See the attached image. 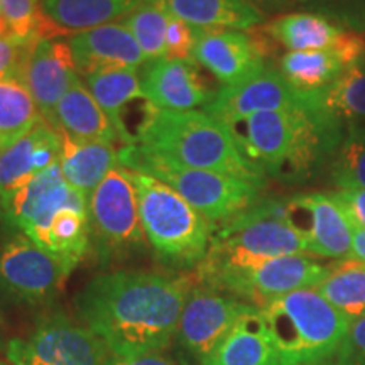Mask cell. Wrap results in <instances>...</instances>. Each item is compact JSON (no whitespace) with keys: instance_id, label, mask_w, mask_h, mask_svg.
<instances>
[{"instance_id":"1","label":"cell","mask_w":365,"mask_h":365,"mask_svg":"<svg viewBox=\"0 0 365 365\" xmlns=\"http://www.w3.org/2000/svg\"><path fill=\"white\" fill-rule=\"evenodd\" d=\"M193 272L108 271L76 294L80 322L103 340L110 354L163 352L176 340Z\"/></svg>"},{"instance_id":"2","label":"cell","mask_w":365,"mask_h":365,"mask_svg":"<svg viewBox=\"0 0 365 365\" xmlns=\"http://www.w3.org/2000/svg\"><path fill=\"white\" fill-rule=\"evenodd\" d=\"M225 125L257 175L286 185L313 178L341 140L312 107L254 113Z\"/></svg>"},{"instance_id":"3","label":"cell","mask_w":365,"mask_h":365,"mask_svg":"<svg viewBox=\"0 0 365 365\" xmlns=\"http://www.w3.org/2000/svg\"><path fill=\"white\" fill-rule=\"evenodd\" d=\"M149 247L161 266L193 272L207 257L215 225L156 178L129 171Z\"/></svg>"},{"instance_id":"4","label":"cell","mask_w":365,"mask_h":365,"mask_svg":"<svg viewBox=\"0 0 365 365\" xmlns=\"http://www.w3.org/2000/svg\"><path fill=\"white\" fill-rule=\"evenodd\" d=\"M279 365H319L339 354L349 319L314 287L299 289L259 309Z\"/></svg>"},{"instance_id":"5","label":"cell","mask_w":365,"mask_h":365,"mask_svg":"<svg viewBox=\"0 0 365 365\" xmlns=\"http://www.w3.org/2000/svg\"><path fill=\"white\" fill-rule=\"evenodd\" d=\"M139 144L193 170L266 182L242 156L228 127L205 110H159Z\"/></svg>"},{"instance_id":"6","label":"cell","mask_w":365,"mask_h":365,"mask_svg":"<svg viewBox=\"0 0 365 365\" xmlns=\"http://www.w3.org/2000/svg\"><path fill=\"white\" fill-rule=\"evenodd\" d=\"M118 164L166 182L215 227L257 203L266 185L223 173L193 170L140 144L118 150Z\"/></svg>"},{"instance_id":"7","label":"cell","mask_w":365,"mask_h":365,"mask_svg":"<svg viewBox=\"0 0 365 365\" xmlns=\"http://www.w3.org/2000/svg\"><path fill=\"white\" fill-rule=\"evenodd\" d=\"M296 254H307V240L293 225L287 198H261L215 227L198 267H240Z\"/></svg>"},{"instance_id":"8","label":"cell","mask_w":365,"mask_h":365,"mask_svg":"<svg viewBox=\"0 0 365 365\" xmlns=\"http://www.w3.org/2000/svg\"><path fill=\"white\" fill-rule=\"evenodd\" d=\"M91 252L103 266L129 261L149 249L130 173L115 168L88 196Z\"/></svg>"},{"instance_id":"9","label":"cell","mask_w":365,"mask_h":365,"mask_svg":"<svg viewBox=\"0 0 365 365\" xmlns=\"http://www.w3.org/2000/svg\"><path fill=\"white\" fill-rule=\"evenodd\" d=\"M330 267L304 254L266 259L240 267H196V282L235 296L261 309L271 301L299 289L317 287Z\"/></svg>"},{"instance_id":"10","label":"cell","mask_w":365,"mask_h":365,"mask_svg":"<svg viewBox=\"0 0 365 365\" xmlns=\"http://www.w3.org/2000/svg\"><path fill=\"white\" fill-rule=\"evenodd\" d=\"M70 276L56 259L26 234L0 237V296L19 307H46L61 293Z\"/></svg>"},{"instance_id":"11","label":"cell","mask_w":365,"mask_h":365,"mask_svg":"<svg viewBox=\"0 0 365 365\" xmlns=\"http://www.w3.org/2000/svg\"><path fill=\"white\" fill-rule=\"evenodd\" d=\"M6 355L11 365H105L110 350L83 323L51 313L27 339L9 341Z\"/></svg>"},{"instance_id":"12","label":"cell","mask_w":365,"mask_h":365,"mask_svg":"<svg viewBox=\"0 0 365 365\" xmlns=\"http://www.w3.org/2000/svg\"><path fill=\"white\" fill-rule=\"evenodd\" d=\"M65 208L88 213V196L70 186L59 163L38 173L0 205V220L7 230L22 232L34 240L53 217Z\"/></svg>"},{"instance_id":"13","label":"cell","mask_w":365,"mask_h":365,"mask_svg":"<svg viewBox=\"0 0 365 365\" xmlns=\"http://www.w3.org/2000/svg\"><path fill=\"white\" fill-rule=\"evenodd\" d=\"M81 78L110 120L118 140L124 145L139 144L161 110L145 97L139 70L105 68L86 73Z\"/></svg>"},{"instance_id":"14","label":"cell","mask_w":365,"mask_h":365,"mask_svg":"<svg viewBox=\"0 0 365 365\" xmlns=\"http://www.w3.org/2000/svg\"><path fill=\"white\" fill-rule=\"evenodd\" d=\"M252 308L235 296L195 282L182 307L176 341L191 359L202 362Z\"/></svg>"},{"instance_id":"15","label":"cell","mask_w":365,"mask_h":365,"mask_svg":"<svg viewBox=\"0 0 365 365\" xmlns=\"http://www.w3.org/2000/svg\"><path fill=\"white\" fill-rule=\"evenodd\" d=\"M271 41L261 33L195 27L191 58L222 86L247 80L269 65Z\"/></svg>"},{"instance_id":"16","label":"cell","mask_w":365,"mask_h":365,"mask_svg":"<svg viewBox=\"0 0 365 365\" xmlns=\"http://www.w3.org/2000/svg\"><path fill=\"white\" fill-rule=\"evenodd\" d=\"M293 225L307 240V254L323 259H349L354 225L331 193H299L287 198Z\"/></svg>"},{"instance_id":"17","label":"cell","mask_w":365,"mask_h":365,"mask_svg":"<svg viewBox=\"0 0 365 365\" xmlns=\"http://www.w3.org/2000/svg\"><path fill=\"white\" fill-rule=\"evenodd\" d=\"M145 97L161 110L188 112L207 108L217 91L193 58H158L139 68Z\"/></svg>"},{"instance_id":"18","label":"cell","mask_w":365,"mask_h":365,"mask_svg":"<svg viewBox=\"0 0 365 365\" xmlns=\"http://www.w3.org/2000/svg\"><path fill=\"white\" fill-rule=\"evenodd\" d=\"M312 107L309 100L299 95L282 78L276 65H269L247 80L232 86H222L205 112L223 124L261 112L293 110Z\"/></svg>"},{"instance_id":"19","label":"cell","mask_w":365,"mask_h":365,"mask_svg":"<svg viewBox=\"0 0 365 365\" xmlns=\"http://www.w3.org/2000/svg\"><path fill=\"white\" fill-rule=\"evenodd\" d=\"M262 34L287 51H341L352 61L365 54V36L312 12L279 14L262 26Z\"/></svg>"},{"instance_id":"20","label":"cell","mask_w":365,"mask_h":365,"mask_svg":"<svg viewBox=\"0 0 365 365\" xmlns=\"http://www.w3.org/2000/svg\"><path fill=\"white\" fill-rule=\"evenodd\" d=\"M78 76L66 41L41 39L26 51L19 78L33 95L43 120L53 127L59 100Z\"/></svg>"},{"instance_id":"21","label":"cell","mask_w":365,"mask_h":365,"mask_svg":"<svg viewBox=\"0 0 365 365\" xmlns=\"http://www.w3.org/2000/svg\"><path fill=\"white\" fill-rule=\"evenodd\" d=\"M78 75L105 68L139 70L145 56L134 34L122 22H110L71 34L66 39Z\"/></svg>"},{"instance_id":"22","label":"cell","mask_w":365,"mask_h":365,"mask_svg":"<svg viewBox=\"0 0 365 365\" xmlns=\"http://www.w3.org/2000/svg\"><path fill=\"white\" fill-rule=\"evenodd\" d=\"M308 100L313 112L340 139L346 127L365 124V54L350 63L328 88Z\"/></svg>"},{"instance_id":"23","label":"cell","mask_w":365,"mask_h":365,"mask_svg":"<svg viewBox=\"0 0 365 365\" xmlns=\"http://www.w3.org/2000/svg\"><path fill=\"white\" fill-rule=\"evenodd\" d=\"M200 365H279L261 312L245 313Z\"/></svg>"},{"instance_id":"24","label":"cell","mask_w":365,"mask_h":365,"mask_svg":"<svg viewBox=\"0 0 365 365\" xmlns=\"http://www.w3.org/2000/svg\"><path fill=\"white\" fill-rule=\"evenodd\" d=\"M53 129L65 132L78 140L107 144H115L118 140L110 120L80 76L73 80L70 88L59 100L56 113H54Z\"/></svg>"},{"instance_id":"25","label":"cell","mask_w":365,"mask_h":365,"mask_svg":"<svg viewBox=\"0 0 365 365\" xmlns=\"http://www.w3.org/2000/svg\"><path fill=\"white\" fill-rule=\"evenodd\" d=\"M61 135V166L63 176L75 190L90 196L105 178L118 164V150L113 144L93 143V140L73 139L65 132Z\"/></svg>"},{"instance_id":"26","label":"cell","mask_w":365,"mask_h":365,"mask_svg":"<svg viewBox=\"0 0 365 365\" xmlns=\"http://www.w3.org/2000/svg\"><path fill=\"white\" fill-rule=\"evenodd\" d=\"M171 16L203 29L250 31L266 24V14L245 0H164Z\"/></svg>"},{"instance_id":"27","label":"cell","mask_w":365,"mask_h":365,"mask_svg":"<svg viewBox=\"0 0 365 365\" xmlns=\"http://www.w3.org/2000/svg\"><path fill=\"white\" fill-rule=\"evenodd\" d=\"M354 63L341 51H287L276 66L287 83L303 97L322 93Z\"/></svg>"},{"instance_id":"28","label":"cell","mask_w":365,"mask_h":365,"mask_svg":"<svg viewBox=\"0 0 365 365\" xmlns=\"http://www.w3.org/2000/svg\"><path fill=\"white\" fill-rule=\"evenodd\" d=\"M143 0H41V11L63 36L124 19Z\"/></svg>"},{"instance_id":"29","label":"cell","mask_w":365,"mask_h":365,"mask_svg":"<svg viewBox=\"0 0 365 365\" xmlns=\"http://www.w3.org/2000/svg\"><path fill=\"white\" fill-rule=\"evenodd\" d=\"M71 274L91 252L88 213L65 208L33 240Z\"/></svg>"},{"instance_id":"30","label":"cell","mask_w":365,"mask_h":365,"mask_svg":"<svg viewBox=\"0 0 365 365\" xmlns=\"http://www.w3.org/2000/svg\"><path fill=\"white\" fill-rule=\"evenodd\" d=\"M314 289L349 323L365 317V262L344 259L330 267L328 276Z\"/></svg>"},{"instance_id":"31","label":"cell","mask_w":365,"mask_h":365,"mask_svg":"<svg viewBox=\"0 0 365 365\" xmlns=\"http://www.w3.org/2000/svg\"><path fill=\"white\" fill-rule=\"evenodd\" d=\"M43 120L33 95L17 75L0 80V143H16Z\"/></svg>"},{"instance_id":"32","label":"cell","mask_w":365,"mask_h":365,"mask_svg":"<svg viewBox=\"0 0 365 365\" xmlns=\"http://www.w3.org/2000/svg\"><path fill=\"white\" fill-rule=\"evenodd\" d=\"M170 11L164 0H143L129 16L122 19L127 29L134 34L145 61L163 58L166 54V29Z\"/></svg>"},{"instance_id":"33","label":"cell","mask_w":365,"mask_h":365,"mask_svg":"<svg viewBox=\"0 0 365 365\" xmlns=\"http://www.w3.org/2000/svg\"><path fill=\"white\" fill-rule=\"evenodd\" d=\"M0 16L6 21L9 36L26 48L41 39H54L61 31L44 16L38 0H0Z\"/></svg>"},{"instance_id":"34","label":"cell","mask_w":365,"mask_h":365,"mask_svg":"<svg viewBox=\"0 0 365 365\" xmlns=\"http://www.w3.org/2000/svg\"><path fill=\"white\" fill-rule=\"evenodd\" d=\"M43 122L41 120L26 135L0 150V205L7 202L36 175L34 150L39 143Z\"/></svg>"},{"instance_id":"35","label":"cell","mask_w":365,"mask_h":365,"mask_svg":"<svg viewBox=\"0 0 365 365\" xmlns=\"http://www.w3.org/2000/svg\"><path fill=\"white\" fill-rule=\"evenodd\" d=\"M330 180L340 190L365 188V124L345 129L331 154Z\"/></svg>"},{"instance_id":"36","label":"cell","mask_w":365,"mask_h":365,"mask_svg":"<svg viewBox=\"0 0 365 365\" xmlns=\"http://www.w3.org/2000/svg\"><path fill=\"white\" fill-rule=\"evenodd\" d=\"M299 12L327 17L354 33H365V0H289Z\"/></svg>"},{"instance_id":"37","label":"cell","mask_w":365,"mask_h":365,"mask_svg":"<svg viewBox=\"0 0 365 365\" xmlns=\"http://www.w3.org/2000/svg\"><path fill=\"white\" fill-rule=\"evenodd\" d=\"M193 44L195 27L170 14V21H168L166 29V54L164 56L173 59L191 58Z\"/></svg>"},{"instance_id":"38","label":"cell","mask_w":365,"mask_h":365,"mask_svg":"<svg viewBox=\"0 0 365 365\" xmlns=\"http://www.w3.org/2000/svg\"><path fill=\"white\" fill-rule=\"evenodd\" d=\"M336 355L339 365H365V317L350 323Z\"/></svg>"},{"instance_id":"39","label":"cell","mask_w":365,"mask_h":365,"mask_svg":"<svg viewBox=\"0 0 365 365\" xmlns=\"http://www.w3.org/2000/svg\"><path fill=\"white\" fill-rule=\"evenodd\" d=\"M29 48L17 43L9 34L0 38V80L11 75L19 76L22 61H24L26 51Z\"/></svg>"},{"instance_id":"40","label":"cell","mask_w":365,"mask_h":365,"mask_svg":"<svg viewBox=\"0 0 365 365\" xmlns=\"http://www.w3.org/2000/svg\"><path fill=\"white\" fill-rule=\"evenodd\" d=\"M331 195L345 210L354 228H364L365 230V188L340 190Z\"/></svg>"},{"instance_id":"41","label":"cell","mask_w":365,"mask_h":365,"mask_svg":"<svg viewBox=\"0 0 365 365\" xmlns=\"http://www.w3.org/2000/svg\"><path fill=\"white\" fill-rule=\"evenodd\" d=\"M105 365H180L175 359L168 357L163 352L140 354V355H108Z\"/></svg>"},{"instance_id":"42","label":"cell","mask_w":365,"mask_h":365,"mask_svg":"<svg viewBox=\"0 0 365 365\" xmlns=\"http://www.w3.org/2000/svg\"><path fill=\"white\" fill-rule=\"evenodd\" d=\"M245 2L252 4L254 7H257L266 16L267 14H286V11L293 9L289 0H245Z\"/></svg>"},{"instance_id":"43","label":"cell","mask_w":365,"mask_h":365,"mask_svg":"<svg viewBox=\"0 0 365 365\" xmlns=\"http://www.w3.org/2000/svg\"><path fill=\"white\" fill-rule=\"evenodd\" d=\"M349 259L365 262V230L364 228H355L352 240V252Z\"/></svg>"},{"instance_id":"44","label":"cell","mask_w":365,"mask_h":365,"mask_svg":"<svg viewBox=\"0 0 365 365\" xmlns=\"http://www.w3.org/2000/svg\"><path fill=\"white\" fill-rule=\"evenodd\" d=\"M9 34V29H7V24L6 21H4V17L0 16V38H4V36Z\"/></svg>"},{"instance_id":"45","label":"cell","mask_w":365,"mask_h":365,"mask_svg":"<svg viewBox=\"0 0 365 365\" xmlns=\"http://www.w3.org/2000/svg\"><path fill=\"white\" fill-rule=\"evenodd\" d=\"M6 349V346H4V341H2V336H0V354H2V350Z\"/></svg>"},{"instance_id":"46","label":"cell","mask_w":365,"mask_h":365,"mask_svg":"<svg viewBox=\"0 0 365 365\" xmlns=\"http://www.w3.org/2000/svg\"><path fill=\"white\" fill-rule=\"evenodd\" d=\"M0 365H11V362H6V360H0Z\"/></svg>"},{"instance_id":"47","label":"cell","mask_w":365,"mask_h":365,"mask_svg":"<svg viewBox=\"0 0 365 365\" xmlns=\"http://www.w3.org/2000/svg\"><path fill=\"white\" fill-rule=\"evenodd\" d=\"M0 150H2V143H0Z\"/></svg>"},{"instance_id":"48","label":"cell","mask_w":365,"mask_h":365,"mask_svg":"<svg viewBox=\"0 0 365 365\" xmlns=\"http://www.w3.org/2000/svg\"><path fill=\"white\" fill-rule=\"evenodd\" d=\"M319 365H330V364H319Z\"/></svg>"},{"instance_id":"49","label":"cell","mask_w":365,"mask_h":365,"mask_svg":"<svg viewBox=\"0 0 365 365\" xmlns=\"http://www.w3.org/2000/svg\"><path fill=\"white\" fill-rule=\"evenodd\" d=\"M364 36H365V33H364Z\"/></svg>"}]
</instances>
